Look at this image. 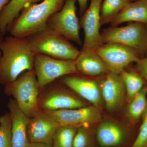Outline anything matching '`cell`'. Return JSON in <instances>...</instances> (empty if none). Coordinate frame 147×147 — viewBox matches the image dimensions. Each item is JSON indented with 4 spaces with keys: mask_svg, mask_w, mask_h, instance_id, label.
<instances>
[{
    "mask_svg": "<svg viewBox=\"0 0 147 147\" xmlns=\"http://www.w3.org/2000/svg\"><path fill=\"white\" fill-rule=\"evenodd\" d=\"M0 83L9 84L24 71L34 69L35 54L26 38L7 36L0 42Z\"/></svg>",
    "mask_w": 147,
    "mask_h": 147,
    "instance_id": "6da1fadb",
    "label": "cell"
},
{
    "mask_svg": "<svg viewBox=\"0 0 147 147\" xmlns=\"http://www.w3.org/2000/svg\"><path fill=\"white\" fill-rule=\"evenodd\" d=\"M65 0H43L29 5L11 24V36L26 38L47 29V21L61 10Z\"/></svg>",
    "mask_w": 147,
    "mask_h": 147,
    "instance_id": "7a4b0ae2",
    "label": "cell"
},
{
    "mask_svg": "<svg viewBox=\"0 0 147 147\" xmlns=\"http://www.w3.org/2000/svg\"><path fill=\"white\" fill-rule=\"evenodd\" d=\"M6 91L15 98L19 108L29 118L41 111L39 87L34 69L21 74L15 81L6 84Z\"/></svg>",
    "mask_w": 147,
    "mask_h": 147,
    "instance_id": "3957f363",
    "label": "cell"
},
{
    "mask_svg": "<svg viewBox=\"0 0 147 147\" xmlns=\"http://www.w3.org/2000/svg\"><path fill=\"white\" fill-rule=\"evenodd\" d=\"M32 51L59 59L75 61L80 51L70 41L46 29L26 38Z\"/></svg>",
    "mask_w": 147,
    "mask_h": 147,
    "instance_id": "277c9868",
    "label": "cell"
},
{
    "mask_svg": "<svg viewBox=\"0 0 147 147\" xmlns=\"http://www.w3.org/2000/svg\"><path fill=\"white\" fill-rule=\"evenodd\" d=\"M102 43L116 42L134 48L143 58L147 52V28L144 24L130 22L124 26H111L101 33Z\"/></svg>",
    "mask_w": 147,
    "mask_h": 147,
    "instance_id": "5b68a950",
    "label": "cell"
},
{
    "mask_svg": "<svg viewBox=\"0 0 147 147\" xmlns=\"http://www.w3.org/2000/svg\"><path fill=\"white\" fill-rule=\"evenodd\" d=\"M34 69L40 89L57 78L78 73L75 61L59 59L40 54L35 55Z\"/></svg>",
    "mask_w": 147,
    "mask_h": 147,
    "instance_id": "8992f818",
    "label": "cell"
},
{
    "mask_svg": "<svg viewBox=\"0 0 147 147\" xmlns=\"http://www.w3.org/2000/svg\"><path fill=\"white\" fill-rule=\"evenodd\" d=\"M76 1L65 0L61 9L48 19L47 29L57 33L69 41L82 45L79 34L80 23L76 15Z\"/></svg>",
    "mask_w": 147,
    "mask_h": 147,
    "instance_id": "52a82bcc",
    "label": "cell"
},
{
    "mask_svg": "<svg viewBox=\"0 0 147 147\" xmlns=\"http://www.w3.org/2000/svg\"><path fill=\"white\" fill-rule=\"evenodd\" d=\"M102 59L110 72L121 74L131 64L137 63L141 55L132 47L116 42L102 44L94 50Z\"/></svg>",
    "mask_w": 147,
    "mask_h": 147,
    "instance_id": "ba28073f",
    "label": "cell"
},
{
    "mask_svg": "<svg viewBox=\"0 0 147 147\" xmlns=\"http://www.w3.org/2000/svg\"><path fill=\"white\" fill-rule=\"evenodd\" d=\"M102 1L91 0L89 6L80 18V27L83 28L84 33L82 49L95 50L103 44L100 32V9Z\"/></svg>",
    "mask_w": 147,
    "mask_h": 147,
    "instance_id": "9c48e42d",
    "label": "cell"
},
{
    "mask_svg": "<svg viewBox=\"0 0 147 147\" xmlns=\"http://www.w3.org/2000/svg\"><path fill=\"white\" fill-rule=\"evenodd\" d=\"M45 111L52 116L59 125L88 127L91 125L98 122L101 119L100 111L94 106Z\"/></svg>",
    "mask_w": 147,
    "mask_h": 147,
    "instance_id": "30bf717a",
    "label": "cell"
},
{
    "mask_svg": "<svg viewBox=\"0 0 147 147\" xmlns=\"http://www.w3.org/2000/svg\"><path fill=\"white\" fill-rule=\"evenodd\" d=\"M59 126L52 116L41 110L29 119L27 127L29 142L53 145V137Z\"/></svg>",
    "mask_w": 147,
    "mask_h": 147,
    "instance_id": "8fae6325",
    "label": "cell"
},
{
    "mask_svg": "<svg viewBox=\"0 0 147 147\" xmlns=\"http://www.w3.org/2000/svg\"><path fill=\"white\" fill-rule=\"evenodd\" d=\"M39 105L40 109L45 111L76 109L86 106L78 97L58 87L53 88L41 98L39 97Z\"/></svg>",
    "mask_w": 147,
    "mask_h": 147,
    "instance_id": "7c38bea8",
    "label": "cell"
},
{
    "mask_svg": "<svg viewBox=\"0 0 147 147\" xmlns=\"http://www.w3.org/2000/svg\"><path fill=\"white\" fill-rule=\"evenodd\" d=\"M63 82L93 106L98 108L100 106L102 98L100 85L94 80L69 75L64 77Z\"/></svg>",
    "mask_w": 147,
    "mask_h": 147,
    "instance_id": "4fadbf2b",
    "label": "cell"
},
{
    "mask_svg": "<svg viewBox=\"0 0 147 147\" xmlns=\"http://www.w3.org/2000/svg\"><path fill=\"white\" fill-rule=\"evenodd\" d=\"M100 87L107 109L112 111L118 108L122 102L126 91L121 74L108 72L102 81Z\"/></svg>",
    "mask_w": 147,
    "mask_h": 147,
    "instance_id": "5bb4252c",
    "label": "cell"
},
{
    "mask_svg": "<svg viewBox=\"0 0 147 147\" xmlns=\"http://www.w3.org/2000/svg\"><path fill=\"white\" fill-rule=\"evenodd\" d=\"M9 108L11 120L12 147H29L27 127L30 118L21 111L15 100H11Z\"/></svg>",
    "mask_w": 147,
    "mask_h": 147,
    "instance_id": "9a60e30c",
    "label": "cell"
},
{
    "mask_svg": "<svg viewBox=\"0 0 147 147\" xmlns=\"http://www.w3.org/2000/svg\"><path fill=\"white\" fill-rule=\"evenodd\" d=\"M78 72L89 76H97L110 72L105 62L94 50L82 49L75 60Z\"/></svg>",
    "mask_w": 147,
    "mask_h": 147,
    "instance_id": "2e32d148",
    "label": "cell"
},
{
    "mask_svg": "<svg viewBox=\"0 0 147 147\" xmlns=\"http://www.w3.org/2000/svg\"><path fill=\"white\" fill-rule=\"evenodd\" d=\"M125 22H137L147 28V0H137L127 4L111 20V26H118Z\"/></svg>",
    "mask_w": 147,
    "mask_h": 147,
    "instance_id": "e0dca14e",
    "label": "cell"
},
{
    "mask_svg": "<svg viewBox=\"0 0 147 147\" xmlns=\"http://www.w3.org/2000/svg\"><path fill=\"white\" fill-rule=\"evenodd\" d=\"M126 134L120 127L110 121L102 123L96 131V139L101 147H116L122 144Z\"/></svg>",
    "mask_w": 147,
    "mask_h": 147,
    "instance_id": "ac0fdd59",
    "label": "cell"
},
{
    "mask_svg": "<svg viewBox=\"0 0 147 147\" xmlns=\"http://www.w3.org/2000/svg\"><path fill=\"white\" fill-rule=\"evenodd\" d=\"M43 0H10L0 13V32L5 33L7 29L25 7Z\"/></svg>",
    "mask_w": 147,
    "mask_h": 147,
    "instance_id": "d6986e66",
    "label": "cell"
},
{
    "mask_svg": "<svg viewBox=\"0 0 147 147\" xmlns=\"http://www.w3.org/2000/svg\"><path fill=\"white\" fill-rule=\"evenodd\" d=\"M147 86L129 101L127 115L131 123L135 124L140 120L147 108Z\"/></svg>",
    "mask_w": 147,
    "mask_h": 147,
    "instance_id": "ffe728a7",
    "label": "cell"
},
{
    "mask_svg": "<svg viewBox=\"0 0 147 147\" xmlns=\"http://www.w3.org/2000/svg\"><path fill=\"white\" fill-rule=\"evenodd\" d=\"M120 74L124 84L129 101L147 86L146 79L135 69L129 71L124 70Z\"/></svg>",
    "mask_w": 147,
    "mask_h": 147,
    "instance_id": "44dd1931",
    "label": "cell"
},
{
    "mask_svg": "<svg viewBox=\"0 0 147 147\" xmlns=\"http://www.w3.org/2000/svg\"><path fill=\"white\" fill-rule=\"evenodd\" d=\"M134 0H103L100 9L101 25L110 23L127 4Z\"/></svg>",
    "mask_w": 147,
    "mask_h": 147,
    "instance_id": "7402d4cb",
    "label": "cell"
},
{
    "mask_svg": "<svg viewBox=\"0 0 147 147\" xmlns=\"http://www.w3.org/2000/svg\"><path fill=\"white\" fill-rule=\"evenodd\" d=\"M78 128L70 125H59L53 137V147H72L74 138Z\"/></svg>",
    "mask_w": 147,
    "mask_h": 147,
    "instance_id": "603a6c76",
    "label": "cell"
},
{
    "mask_svg": "<svg viewBox=\"0 0 147 147\" xmlns=\"http://www.w3.org/2000/svg\"><path fill=\"white\" fill-rule=\"evenodd\" d=\"M11 120L10 114L0 117V147H12Z\"/></svg>",
    "mask_w": 147,
    "mask_h": 147,
    "instance_id": "cb8c5ba5",
    "label": "cell"
},
{
    "mask_svg": "<svg viewBox=\"0 0 147 147\" xmlns=\"http://www.w3.org/2000/svg\"><path fill=\"white\" fill-rule=\"evenodd\" d=\"M88 128L86 127L78 128L74 138L72 147H91V138Z\"/></svg>",
    "mask_w": 147,
    "mask_h": 147,
    "instance_id": "d4e9b609",
    "label": "cell"
},
{
    "mask_svg": "<svg viewBox=\"0 0 147 147\" xmlns=\"http://www.w3.org/2000/svg\"><path fill=\"white\" fill-rule=\"evenodd\" d=\"M147 144V108L142 117L138 134L130 147H144Z\"/></svg>",
    "mask_w": 147,
    "mask_h": 147,
    "instance_id": "484cf974",
    "label": "cell"
},
{
    "mask_svg": "<svg viewBox=\"0 0 147 147\" xmlns=\"http://www.w3.org/2000/svg\"><path fill=\"white\" fill-rule=\"evenodd\" d=\"M134 69L144 78H147V52L144 57L136 63Z\"/></svg>",
    "mask_w": 147,
    "mask_h": 147,
    "instance_id": "4316f807",
    "label": "cell"
},
{
    "mask_svg": "<svg viewBox=\"0 0 147 147\" xmlns=\"http://www.w3.org/2000/svg\"><path fill=\"white\" fill-rule=\"evenodd\" d=\"M79 5V13L82 15L88 8V0H77Z\"/></svg>",
    "mask_w": 147,
    "mask_h": 147,
    "instance_id": "83f0119b",
    "label": "cell"
},
{
    "mask_svg": "<svg viewBox=\"0 0 147 147\" xmlns=\"http://www.w3.org/2000/svg\"><path fill=\"white\" fill-rule=\"evenodd\" d=\"M29 147H53V145L38 143H30Z\"/></svg>",
    "mask_w": 147,
    "mask_h": 147,
    "instance_id": "f1b7e54d",
    "label": "cell"
},
{
    "mask_svg": "<svg viewBox=\"0 0 147 147\" xmlns=\"http://www.w3.org/2000/svg\"><path fill=\"white\" fill-rule=\"evenodd\" d=\"M10 0H0V13L2 11L3 8L6 5Z\"/></svg>",
    "mask_w": 147,
    "mask_h": 147,
    "instance_id": "f546056e",
    "label": "cell"
},
{
    "mask_svg": "<svg viewBox=\"0 0 147 147\" xmlns=\"http://www.w3.org/2000/svg\"><path fill=\"white\" fill-rule=\"evenodd\" d=\"M3 34H2L0 32V42H1V41L4 38L3 37ZM1 50H0V57H1Z\"/></svg>",
    "mask_w": 147,
    "mask_h": 147,
    "instance_id": "4dcf8cb0",
    "label": "cell"
},
{
    "mask_svg": "<svg viewBox=\"0 0 147 147\" xmlns=\"http://www.w3.org/2000/svg\"><path fill=\"white\" fill-rule=\"evenodd\" d=\"M146 79V81H147V78H146V79Z\"/></svg>",
    "mask_w": 147,
    "mask_h": 147,
    "instance_id": "1f68e13d",
    "label": "cell"
},
{
    "mask_svg": "<svg viewBox=\"0 0 147 147\" xmlns=\"http://www.w3.org/2000/svg\"><path fill=\"white\" fill-rule=\"evenodd\" d=\"M144 147H147V144Z\"/></svg>",
    "mask_w": 147,
    "mask_h": 147,
    "instance_id": "d6a6232c",
    "label": "cell"
},
{
    "mask_svg": "<svg viewBox=\"0 0 147 147\" xmlns=\"http://www.w3.org/2000/svg\"><path fill=\"white\" fill-rule=\"evenodd\" d=\"M137 1V0H134V1Z\"/></svg>",
    "mask_w": 147,
    "mask_h": 147,
    "instance_id": "836d02e7",
    "label": "cell"
}]
</instances>
